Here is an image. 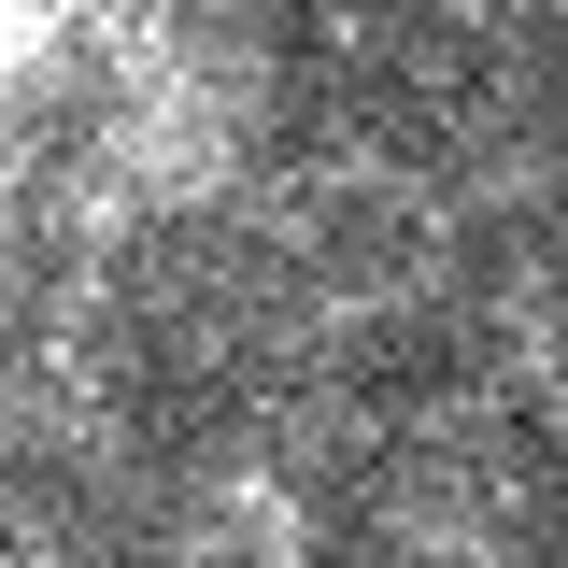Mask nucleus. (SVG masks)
<instances>
[{
	"mask_svg": "<svg viewBox=\"0 0 568 568\" xmlns=\"http://www.w3.org/2000/svg\"><path fill=\"white\" fill-rule=\"evenodd\" d=\"M171 85L71 0H0V185L14 200H71L114 171L129 200V156L156 142Z\"/></svg>",
	"mask_w": 568,
	"mask_h": 568,
	"instance_id": "nucleus-1",
	"label": "nucleus"
}]
</instances>
